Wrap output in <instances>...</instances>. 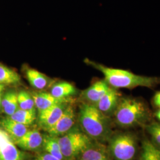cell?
<instances>
[{"label":"cell","instance_id":"5bb4252c","mask_svg":"<svg viewBox=\"0 0 160 160\" xmlns=\"http://www.w3.org/2000/svg\"><path fill=\"white\" fill-rule=\"evenodd\" d=\"M17 96L18 93L14 91H9L3 95L1 108L8 117L11 116L19 109Z\"/></svg>","mask_w":160,"mask_h":160},{"label":"cell","instance_id":"44dd1931","mask_svg":"<svg viewBox=\"0 0 160 160\" xmlns=\"http://www.w3.org/2000/svg\"><path fill=\"white\" fill-rule=\"evenodd\" d=\"M140 160H160V148L148 140H145Z\"/></svg>","mask_w":160,"mask_h":160},{"label":"cell","instance_id":"2e32d148","mask_svg":"<svg viewBox=\"0 0 160 160\" xmlns=\"http://www.w3.org/2000/svg\"><path fill=\"white\" fill-rule=\"evenodd\" d=\"M77 90L74 86L68 82H60L52 86L51 94L53 96L59 99H67L76 94Z\"/></svg>","mask_w":160,"mask_h":160},{"label":"cell","instance_id":"ba28073f","mask_svg":"<svg viewBox=\"0 0 160 160\" xmlns=\"http://www.w3.org/2000/svg\"><path fill=\"white\" fill-rule=\"evenodd\" d=\"M66 103H61L39 112V122L40 125L46 130L55 125L67 107Z\"/></svg>","mask_w":160,"mask_h":160},{"label":"cell","instance_id":"6da1fadb","mask_svg":"<svg viewBox=\"0 0 160 160\" xmlns=\"http://www.w3.org/2000/svg\"><path fill=\"white\" fill-rule=\"evenodd\" d=\"M87 63L100 71L109 86L116 89H133L138 87L152 88L160 82L158 78L135 74L122 69L110 68L88 59Z\"/></svg>","mask_w":160,"mask_h":160},{"label":"cell","instance_id":"3957f363","mask_svg":"<svg viewBox=\"0 0 160 160\" xmlns=\"http://www.w3.org/2000/svg\"><path fill=\"white\" fill-rule=\"evenodd\" d=\"M80 122L84 131L90 137L100 139L105 137L109 131L107 115L92 104H83L80 109Z\"/></svg>","mask_w":160,"mask_h":160},{"label":"cell","instance_id":"5b68a950","mask_svg":"<svg viewBox=\"0 0 160 160\" xmlns=\"http://www.w3.org/2000/svg\"><path fill=\"white\" fill-rule=\"evenodd\" d=\"M110 152L115 160H133L137 150V141L129 133L115 136L110 145Z\"/></svg>","mask_w":160,"mask_h":160},{"label":"cell","instance_id":"ac0fdd59","mask_svg":"<svg viewBox=\"0 0 160 160\" xmlns=\"http://www.w3.org/2000/svg\"><path fill=\"white\" fill-rule=\"evenodd\" d=\"M80 160H112L107 152L102 148L88 147L81 154Z\"/></svg>","mask_w":160,"mask_h":160},{"label":"cell","instance_id":"4fadbf2b","mask_svg":"<svg viewBox=\"0 0 160 160\" xmlns=\"http://www.w3.org/2000/svg\"><path fill=\"white\" fill-rule=\"evenodd\" d=\"M0 124L14 141L23 137L29 130L28 126L12 120L10 117L2 119L0 121Z\"/></svg>","mask_w":160,"mask_h":160},{"label":"cell","instance_id":"484cf974","mask_svg":"<svg viewBox=\"0 0 160 160\" xmlns=\"http://www.w3.org/2000/svg\"><path fill=\"white\" fill-rule=\"evenodd\" d=\"M5 86L3 84H0V108H1V101H2V98L4 95V91L5 89Z\"/></svg>","mask_w":160,"mask_h":160},{"label":"cell","instance_id":"cb8c5ba5","mask_svg":"<svg viewBox=\"0 0 160 160\" xmlns=\"http://www.w3.org/2000/svg\"><path fill=\"white\" fill-rule=\"evenodd\" d=\"M34 160H61L52 156L47 152L40 154Z\"/></svg>","mask_w":160,"mask_h":160},{"label":"cell","instance_id":"9a60e30c","mask_svg":"<svg viewBox=\"0 0 160 160\" xmlns=\"http://www.w3.org/2000/svg\"><path fill=\"white\" fill-rule=\"evenodd\" d=\"M26 74L30 84L34 88L38 90L44 89L49 83L48 77L34 69H28Z\"/></svg>","mask_w":160,"mask_h":160},{"label":"cell","instance_id":"30bf717a","mask_svg":"<svg viewBox=\"0 0 160 160\" xmlns=\"http://www.w3.org/2000/svg\"><path fill=\"white\" fill-rule=\"evenodd\" d=\"M43 143V137L36 129L28 130L23 137L15 141L19 147L26 150H35L39 148Z\"/></svg>","mask_w":160,"mask_h":160},{"label":"cell","instance_id":"ffe728a7","mask_svg":"<svg viewBox=\"0 0 160 160\" xmlns=\"http://www.w3.org/2000/svg\"><path fill=\"white\" fill-rule=\"evenodd\" d=\"M9 117L20 123L29 126L33 123L36 119V110H26L18 109L14 114Z\"/></svg>","mask_w":160,"mask_h":160},{"label":"cell","instance_id":"8fae6325","mask_svg":"<svg viewBox=\"0 0 160 160\" xmlns=\"http://www.w3.org/2000/svg\"><path fill=\"white\" fill-rule=\"evenodd\" d=\"M110 86L105 80H100L92 84L83 92V97L89 104L95 105L108 91Z\"/></svg>","mask_w":160,"mask_h":160},{"label":"cell","instance_id":"9c48e42d","mask_svg":"<svg viewBox=\"0 0 160 160\" xmlns=\"http://www.w3.org/2000/svg\"><path fill=\"white\" fill-rule=\"evenodd\" d=\"M120 99V94L116 88H109L108 91L101 98L95 106L106 115L114 113Z\"/></svg>","mask_w":160,"mask_h":160},{"label":"cell","instance_id":"603a6c76","mask_svg":"<svg viewBox=\"0 0 160 160\" xmlns=\"http://www.w3.org/2000/svg\"><path fill=\"white\" fill-rule=\"evenodd\" d=\"M147 131L155 143L160 148V123H153L147 126Z\"/></svg>","mask_w":160,"mask_h":160},{"label":"cell","instance_id":"8992f818","mask_svg":"<svg viewBox=\"0 0 160 160\" xmlns=\"http://www.w3.org/2000/svg\"><path fill=\"white\" fill-rule=\"evenodd\" d=\"M24 155L17 148L12 138L0 129V160H23Z\"/></svg>","mask_w":160,"mask_h":160},{"label":"cell","instance_id":"d6986e66","mask_svg":"<svg viewBox=\"0 0 160 160\" xmlns=\"http://www.w3.org/2000/svg\"><path fill=\"white\" fill-rule=\"evenodd\" d=\"M20 76L14 70L0 64V84L6 85H13L20 83Z\"/></svg>","mask_w":160,"mask_h":160},{"label":"cell","instance_id":"4316f807","mask_svg":"<svg viewBox=\"0 0 160 160\" xmlns=\"http://www.w3.org/2000/svg\"><path fill=\"white\" fill-rule=\"evenodd\" d=\"M155 116L160 121V109L155 113Z\"/></svg>","mask_w":160,"mask_h":160},{"label":"cell","instance_id":"7a4b0ae2","mask_svg":"<svg viewBox=\"0 0 160 160\" xmlns=\"http://www.w3.org/2000/svg\"><path fill=\"white\" fill-rule=\"evenodd\" d=\"M117 124L123 128H132L141 125L148 119L149 110L142 100L132 97L120 98L114 111Z\"/></svg>","mask_w":160,"mask_h":160},{"label":"cell","instance_id":"7c38bea8","mask_svg":"<svg viewBox=\"0 0 160 160\" xmlns=\"http://www.w3.org/2000/svg\"><path fill=\"white\" fill-rule=\"evenodd\" d=\"M32 96L34 100L35 107L39 112L51 107L53 105L61 103H66L67 99H59L53 96L49 92H34Z\"/></svg>","mask_w":160,"mask_h":160},{"label":"cell","instance_id":"7402d4cb","mask_svg":"<svg viewBox=\"0 0 160 160\" xmlns=\"http://www.w3.org/2000/svg\"><path fill=\"white\" fill-rule=\"evenodd\" d=\"M17 98L19 109L26 110H35L33 98L29 92L25 91H21L18 93Z\"/></svg>","mask_w":160,"mask_h":160},{"label":"cell","instance_id":"e0dca14e","mask_svg":"<svg viewBox=\"0 0 160 160\" xmlns=\"http://www.w3.org/2000/svg\"><path fill=\"white\" fill-rule=\"evenodd\" d=\"M42 145L46 152L59 160H63V156L58 142V137L50 135L44 136L43 137Z\"/></svg>","mask_w":160,"mask_h":160},{"label":"cell","instance_id":"d4e9b609","mask_svg":"<svg viewBox=\"0 0 160 160\" xmlns=\"http://www.w3.org/2000/svg\"><path fill=\"white\" fill-rule=\"evenodd\" d=\"M153 102L155 105L160 109V92H157L153 98Z\"/></svg>","mask_w":160,"mask_h":160},{"label":"cell","instance_id":"277c9868","mask_svg":"<svg viewBox=\"0 0 160 160\" xmlns=\"http://www.w3.org/2000/svg\"><path fill=\"white\" fill-rule=\"evenodd\" d=\"M58 140L63 158H74L91 145L90 138L87 135L75 131L68 132L58 137Z\"/></svg>","mask_w":160,"mask_h":160},{"label":"cell","instance_id":"52a82bcc","mask_svg":"<svg viewBox=\"0 0 160 160\" xmlns=\"http://www.w3.org/2000/svg\"><path fill=\"white\" fill-rule=\"evenodd\" d=\"M74 110L71 106H67L57 122L46 131L53 137L63 135L71 130L75 122Z\"/></svg>","mask_w":160,"mask_h":160}]
</instances>
